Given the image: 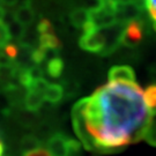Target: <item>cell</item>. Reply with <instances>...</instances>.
Returning a JSON list of instances; mask_svg holds the SVG:
<instances>
[{"instance_id":"obj_1","label":"cell","mask_w":156,"mask_h":156,"mask_svg":"<svg viewBox=\"0 0 156 156\" xmlns=\"http://www.w3.org/2000/svg\"><path fill=\"white\" fill-rule=\"evenodd\" d=\"M153 117L135 79L108 81L73 109V125L81 142L98 151L142 140Z\"/></svg>"},{"instance_id":"obj_2","label":"cell","mask_w":156,"mask_h":156,"mask_svg":"<svg viewBox=\"0 0 156 156\" xmlns=\"http://www.w3.org/2000/svg\"><path fill=\"white\" fill-rule=\"evenodd\" d=\"M79 44L86 51L102 52L105 46V36L103 30L96 28L89 21L83 26V35L80 38Z\"/></svg>"},{"instance_id":"obj_3","label":"cell","mask_w":156,"mask_h":156,"mask_svg":"<svg viewBox=\"0 0 156 156\" xmlns=\"http://www.w3.org/2000/svg\"><path fill=\"white\" fill-rule=\"evenodd\" d=\"M80 144L69 138H65L62 134L53 135L49 141V149L52 156H68L74 151H78Z\"/></svg>"},{"instance_id":"obj_4","label":"cell","mask_w":156,"mask_h":156,"mask_svg":"<svg viewBox=\"0 0 156 156\" xmlns=\"http://www.w3.org/2000/svg\"><path fill=\"white\" fill-rule=\"evenodd\" d=\"M142 37V28L138 22H131L122 34V42L126 45H135Z\"/></svg>"},{"instance_id":"obj_5","label":"cell","mask_w":156,"mask_h":156,"mask_svg":"<svg viewBox=\"0 0 156 156\" xmlns=\"http://www.w3.org/2000/svg\"><path fill=\"white\" fill-rule=\"evenodd\" d=\"M44 101V93L34 89L27 90V94L24 97V106L28 111H38L43 105Z\"/></svg>"},{"instance_id":"obj_6","label":"cell","mask_w":156,"mask_h":156,"mask_svg":"<svg viewBox=\"0 0 156 156\" xmlns=\"http://www.w3.org/2000/svg\"><path fill=\"white\" fill-rule=\"evenodd\" d=\"M109 81L117 80H134V73L132 68L128 66H115L109 72Z\"/></svg>"},{"instance_id":"obj_7","label":"cell","mask_w":156,"mask_h":156,"mask_svg":"<svg viewBox=\"0 0 156 156\" xmlns=\"http://www.w3.org/2000/svg\"><path fill=\"white\" fill-rule=\"evenodd\" d=\"M69 21L76 28H83L86 23L90 21V12L87 8H78L71 12Z\"/></svg>"},{"instance_id":"obj_8","label":"cell","mask_w":156,"mask_h":156,"mask_svg":"<svg viewBox=\"0 0 156 156\" xmlns=\"http://www.w3.org/2000/svg\"><path fill=\"white\" fill-rule=\"evenodd\" d=\"M64 96V88L60 84H49L44 90V100L50 103H58Z\"/></svg>"},{"instance_id":"obj_9","label":"cell","mask_w":156,"mask_h":156,"mask_svg":"<svg viewBox=\"0 0 156 156\" xmlns=\"http://www.w3.org/2000/svg\"><path fill=\"white\" fill-rule=\"evenodd\" d=\"M15 15V20L17 22L23 24L24 27L30 26L33 23L34 19H35V13H34L31 7H22V8H17L14 12Z\"/></svg>"},{"instance_id":"obj_10","label":"cell","mask_w":156,"mask_h":156,"mask_svg":"<svg viewBox=\"0 0 156 156\" xmlns=\"http://www.w3.org/2000/svg\"><path fill=\"white\" fill-rule=\"evenodd\" d=\"M46 72L51 78H59L64 72V62L59 57L49 60L46 65Z\"/></svg>"},{"instance_id":"obj_11","label":"cell","mask_w":156,"mask_h":156,"mask_svg":"<svg viewBox=\"0 0 156 156\" xmlns=\"http://www.w3.org/2000/svg\"><path fill=\"white\" fill-rule=\"evenodd\" d=\"M39 46H43L45 49H55L59 50L62 48V42L56 36V34L50 35H41L39 36Z\"/></svg>"},{"instance_id":"obj_12","label":"cell","mask_w":156,"mask_h":156,"mask_svg":"<svg viewBox=\"0 0 156 156\" xmlns=\"http://www.w3.org/2000/svg\"><path fill=\"white\" fill-rule=\"evenodd\" d=\"M145 102L151 115H156V84H151L147 87V89L144 90Z\"/></svg>"},{"instance_id":"obj_13","label":"cell","mask_w":156,"mask_h":156,"mask_svg":"<svg viewBox=\"0 0 156 156\" xmlns=\"http://www.w3.org/2000/svg\"><path fill=\"white\" fill-rule=\"evenodd\" d=\"M7 29H8V34L11 36V39H20L23 37L24 35V31H26V27L21 24L20 22H17L16 20L14 22H12L11 24L7 26Z\"/></svg>"},{"instance_id":"obj_14","label":"cell","mask_w":156,"mask_h":156,"mask_svg":"<svg viewBox=\"0 0 156 156\" xmlns=\"http://www.w3.org/2000/svg\"><path fill=\"white\" fill-rule=\"evenodd\" d=\"M14 65L12 66H0V83L7 84L14 80Z\"/></svg>"},{"instance_id":"obj_15","label":"cell","mask_w":156,"mask_h":156,"mask_svg":"<svg viewBox=\"0 0 156 156\" xmlns=\"http://www.w3.org/2000/svg\"><path fill=\"white\" fill-rule=\"evenodd\" d=\"M144 140L146 142H148L151 146L156 147V120H154V119L151 120L147 129H146Z\"/></svg>"},{"instance_id":"obj_16","label":"cell","mask_w":156,"mask_h":156,"mask_svg":"<svg viewBox=\"0 0 156 156\" xmlns=\"http://www.w3.org/2000/svg\"><path fill=\"white\" fill-rule=\"evenodd\" d=\"M37 33L38 35H50V34H56L55 28H53V24L48 20V19H42L37 24Z\"/></svg>"},{"instance_id":"obj_17","label":"cell","mask_w":156,"mask_h":156,"mask_svg":"<svg viewBox=\"0 0 156 156\" xmlns=\"http://www.w3.org/2000/svg\"><path fill=\"white\" fill-rule=\"evenodd\" d=\"M37 148H39L38 140L36 139L35 136L29 135V136H26V138L22 140V149L26 154L29 153V151H35V149H37Z\"/></svg>"},{"instance_id":"obj_18","label":"cell","mask_w":156,"mask_h":156,"mask_svg":"<svg viewBox=\"0 0 156 156\" xmlns=\"http://www.w3.org/2000/svg\"><path fill=\"white\" fill-rule=\"evenodd\" d=\"M31 60L35 65H39L45 62V48L37 46L31 51Z\"/></svg>"},{"instance_id":"obj_19","label":"cell","mask_w":156,"mask_h":156,"mask_svg":"<svg viewBox=\"0 0 156 156\" xmlns=\"http://www.w3.org/2000/svg\"><path fill=\"white\" fill-rule=\"evenodd\" d=\"M9 39H11V36L8 34L7 26L2 21H0V48L6 46Z\"/></svg>"},{"instance_id":"obj_20","label":"cell","mask_w":156,"mask_h":156,"mask_svg":"<svg viewBox=\"0 0 156 156\" xmlns=\"http://www.w3.org/2000/svg\"><path fill=\"white\" fill-rule=\"evenodd\" d=\"M145 1H146V7H147L148 14H149L151 21L155 24V28H156V0H145Z\"/></svg>"},{"instance_id":"obj_21","label":"cell","mask_w":156,"mask_h":156,"mask_svg":"<svg viewBox=\"0 0 156 156\" xmlns=\"http://www.w3.org/2000/svg\"><path fill=\"white\" fill-rule=\"evenodd\" d=\"M19 51H20V48H17L16 45L14 44H7L5 46V49H4V52L13 60L16 59L17 55H19Z\"/></svg>"},{"instance_id":"obj_22","label":"cell","mask_w":156,"mask_h":156,"mask_svg":"<svg viewBox=\"0 0 156 156\" xmlns=\"http://www.w3.org/2000/svg\"><path fill=\"white\" fill-rule=\"evenodd\" d=\"M15 64V60L11 59L5 52H0V66H12Z\"/></svg>"},{"instance_id":"obj_23","label":"cell","mask_w":156,"mask_h":156,"mask_svg":"<svg viewBox=\"0 0 156 156\" xmlns=\"http://www.w3.org/2000/svg\"><path fill=\"white\" fill-rule=\"evenodd\" d=\"M15 21V15H14V12H7L6 11L5 15H4V19H2V22L5 23L6 26L11 24L12 22Z\"/></svg>"},{"instance_id":"obj_24","label":"cell","mask_w":156,"mask_h":156,"mask_svg":"<svg viewBox=\"0 0 156 156\" xmlns=\"http://www.w3.org/2000/svg\"><path fill=\"white\" fill-rule=\"evenodd\" d=\"M31 5V0H17L16 6L19 8H22V7H30Z\"/></svg>"},{"instance_id":"obj_25","label":"cell","mask_w":156,"mask_h":156,"mask_svg":"<svg viewBox=\"0 0 156 156\" xmlns=\"http://www.w3.org/2000/svg\"><path fill=\"white\" fill-rule=\"evenodd\" d=\"M17 0H1V4H4L6 6H14L16 5Z\"/></svg>"},{"instance_id":"obj_26","label":"cell","mask_w":156,"mask_h":156,"mask_svg":"<svg viewBox=\"0 0 156 156\" xmlns=\"http://www.w3.org/2000/svg\"><path fill=\"white\" fill-rule=\"evenodd\" d=\"M6 13V9L2 7V6H0V21H2V19H4V15H5Z\"/></svg>"},{"instance_id":"obj_27","label":"cell","mask_w":156,"mask_h":156,"mask_svg":"<svg viewBox=\"0 0 156 156\" xmlns=\"http://www.w3.org/2000/svg\"><path fill=\"white\" fill-rule=\"evenodd\" d=\"M2 155V145H1V142H0V156Z\"/></svg>"},{"instance_id":"obj_28","label":"cell","mask_w":156,"mask_h":156,"mask_svg":"<svg viewBox=\"0 0 156 156\" xmlns=\"http://www.w3.org/2000/svg\"><path fill=\"white\" fill-rule=\"evenodd\" d=\"M0 6H1V0H0Z\"/></svg>"}]
</instances>
